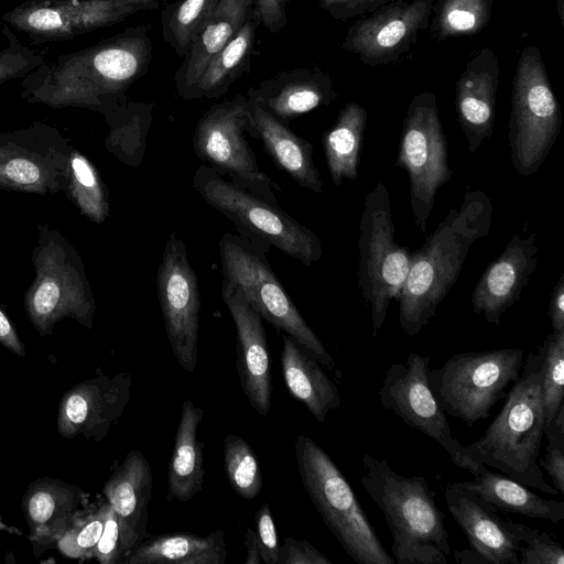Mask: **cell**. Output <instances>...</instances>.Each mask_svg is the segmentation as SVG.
<instances>
[{
	"label": "cell",
	"instance_id": "5",
	"mask_svg": "<svg viewBox=\"0 0 564 564\" xmlns=\"http://www.w3.org/2000/svg\"><path fill=\"white\" fill-rule=\"evenodd\" d=\"M31 262L34 279L24 292L23 306L37 333L51 335L64 318L91 329L97 304L75 246L57 229L40 224Z\"/></svg>",
	"mask_w": 564,
	"mask_h": 564
},
{
	"label": "cell",
	"instance_id": "25",
	"mask_svg": "<svg viewBox=\"0 0 564 564\" xmlns=\"http://www.w3.org/2000/svg\"><path fill=\"white\" fill-rule=\"evenodd\" d=\"M500 64L496 53L478 51L456 82L455 108L467 148L474 153L494 134Z\"/></svg>",
	"mask_w": 564,
	"mask_h": 564
},
{
	"label": "cell",
	"instance_id": "43",
	"mask_svg": "<svg viewBox=\"0 0 564 564\" xmlns=\"http://www.w3.org/2000/svg\"><path fill=\"white\" fill-rule=\"evenodd\" d=\"M139 543L138 536L108 503L104 531L93 557L101 564H117Z\"/></svg>",
	"mask_w": 564,
	"mask_h": 564
},
{
	"label": "cell",
	"instance_id": "9",
	"mask_svg": "<svg viewBox=\"0 0 564 564\" xmlns=\"http://www.w3.org/2000/svg\"><path fill=\"white\" fill-rule=\"evenodd\" d=\"M523 364L519 348L460 352L430 369L429 380L445 413L473 426L507 397Z\"/></svg>",
	"mask_w": 564,
	"mask_h": 564
},
{
	"label": "cell",
	"instance_id": "22",
	"mask_svg": "<svg viewBox=\"0 0 564 564\" xmlns=\"http://www.w3.org/2000/svg\"><path fill=\"white\" fill-rule=\"evenodd\" d=\"M538 251L535 234L525 238L514 235L478 280L471 295L474 313L482 314L487 323L498 326L535 271Z\"/></svg>",
	"mask_w": 564,
	"mask_h": 564
},
{
	"label": "cell",
	"instance_id": "8",
	"mask_svg": "<svg viewBox=\"0 0 564 564\" xmlns=\"http://www.w3.org/2000/svg\"><path fill=\"white\" fill-rule=\"evenodd\" d=\"M193 187L205 203L231 220L245 238L267 249L273 246L306 267L321 260L319 238L278 203L252 195L203 163L195 171Z\"/></svg>",
	"mask_w": 564,
	"mask_h": 564
},
{
	"label": "cell",
	"instance_id": "29",
	"mask_svg": "<svg viewBox=\"0 0 564 564\" xmlns=\"http://www.w3.org/2000/svg\"><path fill=\"white\" fill-rule=\"evenodd\" d=\"M281 365L291 395L302 402L313 416L324 423L329 411L339 408L340 395L319 362L291 336H282Z\"/></svg>",
	"mask_w": 564,
	"mask_h": 564
},
{
	"label": "cell",
	"instance_id": "38",
	"mask_svg": "<svg viewBox=\"0 0 564 564\" xmlns=\"http://www.w3.org/2000/svg\"><path fill=\"white\" fill-rule=\"evenodd\" d=\"M221 0H177L161 13L162 36L178 56H184L191 42Z\"/></svg>",
	"mask_w": 564,
	"mask_h": 564
},
{
	"label": "cell",
	"instance_id": "47",
	"mask_svg": "<svg viewBox=\"0 0 564 564\" xmlns=\"http://www.w3.org/2000/svg\"><path fill=\"white\" fill-rule=\"evenodd\" d=\"M546 453L538 460L552 479L553 487L564 492V434L554 435L547 438Z\"/></svg>",
	"mask_w": 564,
	"mask_h": 564
},
{
	"label": "cell",
	"instance_id": "28",
	"mask_svg": "<svg viewBox=\"0 0 564 564\" xmlns=\"http://www.w3.org/2000/svg\"><path fill=\"white\" fill-rule=\"evenodd\" d=\"M152 488L151 466L137 449L126 455L102 488L106 501L133 531L140 543L148 534V506Z\"/></svg>",
	"mask_w": 564,
	"mask_h": 564
},
{
	"label": "cell",
	"instance_id": "12",
	"mask_svg": "<svg viewBox=\"0 0 564 564\" xmlns=\"http://www.w3.org/2000/svg\"><path fill=\"white\" fill-rule=\"evenodd\" d=\"M252 117L246 95L213 105L198 119L193 147L196 156L230 182L263 199L278 203L272 180L260 170L245 132H250Z\"/></svg>",
	"mask_w": 564,
	"mask_h": 564
},
{
	"label": "cell",
	"instance_id": "11",
	"mask_svg": "<svg viewBox=\"0 0 564 564\" xmlns=\"http://www.w3.org/2000/svg\"><path fill=\"white\" fill-rule=\"evenodd\" d=\"M389 191L378 182L367 194L359 224L358 286L370 308L371 333L377 337L392 300H399L412 252L398 245Z\"/></svg>",
	"mask_w": 564,
	"mask_h": 564
},
{
	"label": "cell",
	"instance_id": "30",
	"mask_svg": "<svg viewBox=\"0 0 564 564\" xmlns=\"http://www.w3.org/2000/svg\"><path fill=\"white\" fill-rule=\"evenodd\" d=\"M203 417L202 408L191 400L184 401L169 465V501H189L203 488V444L198 440V427Z\"/></svg>",
	"mask_w": 564,
	"mask_h": 564
},
{
	"label": "cell",
	"instance_id": "20",
	"mask_svg": "<svg viewBox=\"0 0 564 564\" xmlns=\"http://www.w3.org/2000/svg\"><path fill=\"white\" fill-rule=\"evenodd\" d=\"M221 295L236 327L237 369L241 389L251 408L267 415L272 399V375L262 317L239 289L221 284Z\"/></svg>",
	"mask_w": 564,
	"mask_h": 564
},
{
	"label": "cell",
	"instance_id": "46",
	"mask_svg": "<svg viewBox=\"0 0 564 564\" xmlns=\"http://www.w3.org/2000/svg\"><path fill=\"white\" fill-rule=\"evenodd\" d=\"M250 11L271 33H279L288 23V0H249Z\"/></svg>",
	"mask_w": 564,
	"mask_h": 564
},
{
	"label": "cell",
	"instance_id": "53",
	"mask_svg": "<svg viewBox=\"0 0 564 564\" xmlns=\"http://www.w3.org/2000/svg\"><path fill=\"white\" fill-rule=\"evenodd\" d=\"M128 3H133L142 7L144 10L158 7V0H119Z\"/></svg>",
	"mask_w": 564,
	"mask_h": 564
},
{
	"label": "cell",
	"instance_id": "42",
	"mask_svg": "<svg viewBox=\"0 0 564 564\" xmlns=\"http://www.w3.org/2000/svg\"><path fill=\"white\" fill-rule=\"evenodd\" d=\"M507 529L521 542L520 564H564V550L550 534L523 523L505 520Z\"/></svg>",
	"mask_w": 564,
	"mask_h": 564
},
{
	"label": "cell",
	"instance_id": "52",
	"mask_svg": "<svg viewBox=\"0 0 564 564\" xmlns=\"http://www.w3.org/2000/svg\"><path fill=\"white\" fill-rule=\"evenodd\" d=\"M246 549H247V557L245 560L246 564H260L262 563L260 557L259 544L257 541L256 533L252 529H247L246 531Z\"/></svg>",
	"mask_w": 564,
	"mask_h": 564
},
{
	"label": "cell",
	"instance_id": "35",
	"mask_svg": "<svg viewBox=\"0 0 564 564\" xmlns=\"http://www.w3.org/2000/svg\"><path fill=\"white\" fill-rule=\"evenodd\" d=\"M153 104L127 98L104 115L109 127L106 149L121 163L132 167L141 164L153 120Z\"/></svg>",
	"mask_w": 564,
	"mask_h": 564
},
{
	"label": "cell",
	"instance_id": "31",
	"mask_svg": "<svg viewBox=\"0 0 564 564\" xmlns=\"http://www.w3.org/2000/svg\"><path fill=\"white\" fill-rule=\"evenodd\" d=\"M227 544L223 530L206 536L192 533L161 534L142 541L126 556V564H224Z\"/></svg>",
	"mask_w": 564,
	"mask_h": 564
},
{
	"label": "cell",
	"instance_id": "44",
	"mask_svg": "<svg viewBox=\"0 0 564 564\" xmlns=\"http://www.w3.org/2000/svg\"><path fill=\"white\" fill-rule=\"evenodd\" d=\"M2 33L8 40V46L0 50V85L25 77L45 62L43 52L22 44L11 28L4 25Z\"/></svg>",
	"mask_w": 564,
	"mask_h": 564
},
{
	"label": "cell",
	"instance_id": "3",
	"mask_svg": "<svg viewBox=\"0 0 564 564\" xmlns=\"http://www.w3.org/2000/svg\"><path fill=\"white\" fill-rule=\"evenodd\" d=\"M360 478L391 530L397 564H447L451 553L445 513L423 476L395 473L386 459L365 454Z\"/></svg>",
	"mask_w": 564,
	"mask_h": 564
},
{
	"label": "cell",
	"instance_id": "50",
	"mask_svg": "<svg viewBox=\"0 0 564 564\" xmlns=\"http://www.w3.org/2000/svg\"><path fill=\"white\" fill-rule=\"evenodd\" d=\"M0 345L11 352L25 357V348L8 315L0 307Z\"/></svg>",
	"mask_w": 564,
	"mask_h": 564
},
{
	"label": "cell",
	"instance_id": "13",
	"mask_svg": "<svg viewBox=\"0 0 564 564\" xmlns=\"http://www.w3.org/2000/svg\"><path fill=\"white\" fill-rule=\"evenodd\" d=\"M395 165L409 174L412 214L425 234L435 195L452 178L447 141L433 93H421L409 104Z\"/></svg>",
	"mask_w": 564,
	"mask_h": 564
},
{
	"label": "cell",
	"instance_id": "19",
	"mask_svg": "<svg viewBox=\"0 0 564 564\" xmlns=\"http://www.w3.org/2000/svg\"><path fill=\"white\" fill-rule=\"evenodd\" d=\"M132 378L129 372L113 377L99 373L86 379L61 398L57 412V432L65 438L83 435L101 442L127 408Z\"/></svg>",
	"mask_w": 564,
	"mask_h": 564
},
{
	"label": "cell",
	"instance_id": "1",
	"mask_svg": "<svg viewBox=\"0 0 564 564\" xmlns=\"http://www.w3.org/2000/svg\"><path fill=\"white\" fill-rule=\"evenodd\" d=\"M152 59L145 26H134L80 51L44 62L23 77L21 98L50 108H84L107 113L128 97Z\"/></svg>",
	"mask_w": 564,
	"mask_h": 564
},
{
	"label": "cell",
	"instance_id": "34",
	"mask_svg": "<svg viewBox=\"0 0 564 564\" xmlns=\"http://www.w3.org/2000/svg\"><path fill=\"white\" fill-rule=\"evenodd\" d=\"M367 116L364 106L348 102L339 111L334 126L323 134L324 154L334 185L358 177Z\"/></svg>",
	"mask_w": 564,
	"mask_h": 564
},
{
	"label": "cell",
	"instance_id": "21",
	"mask_svg": "<svg viewBox=\"0 0 564 564\" xmlns=\"http://www.w3.org/2000/svg\"><path fill=\"white\" fill-rule=\"evenodd\" d=\"M444 496L479 563L520 564L522 543L507 529L492 503L458 482L447 485Z\"/></svg>",
	"mask_w": 564,
	"mask_h": 564
},
{
	"label": "cell",
	"instance_id": "7",
	"mask_svg": "<svg viewBox=\"0 0 564 564\" xmlns=\"http://www.w3.org/2000/svg\"><path fill=\"white\" fill-rule=\"evenodd\" d=\"M218 246L221 284L239 289L262 319L291 336L319 365L339 378L334 359L272 270L265 256L268 249L230 232L223 235Z\"/></svg>",
	"mask_w": 564,
	"mask_h": 564
},
{
	"label": "cell",
	"instance_id": "45",
	"mask_svg": "<svg viewBox=\"0 0 564 564\" xmlns=\"http://www.w3.org/2000/svg\"><path fill=\"white\" fill-rule=\"evenodd\" d=\"M256 529L262 563L282 564V547L268 503H263L256 513Z\"/></svg>",
	"mask_w": 564,
	"mask_h": 564
},
{
	"label": "cell",
	"instance_id": "49",
	"mask_svg": "<svg viewBox=\"0 0 564 564\" xmlns=\"http://www.w3.org/2000/svg\"><path fill=\"white\" fill-rule=\"evenodd\" d=\"M281 547L282 564H332L330 560L305 540L286 538Z\"/></svg>",
	"mask_w": 564,
	"mask_h": 564
},
{
	"label": "cell",
	"instance_id": "6",
	"mask_svg": "<svg viewBox=\"0 0 564 564\" xmlns=\"http://www.w3.org/2000/svg\"><path fill=\"white\" fill-rule=\"evenodd\" d=\"M302 484L324 523L357 564H395L344 474L311 437L294 444Z\"/></svg>",
	"mask_w": 564,
	"mask_h": 564
},
{
	"label": "cell",
	"instance_id": "23",
	"mask_svg": "<svg viewBox=\"0 0 564 564\" xmlns=\"http://www.w3.org/2000/svg\"><path fill=\"white\" fill-rule=\"evenodd\" d=\"M22 511L34 550H46L89 509V494L61 479L41 477L22 497Z\"/></svg>",
	"mask_w": 564,
	"mask_h": 564
},
{
	"label": "cell",
	"instance_id": "41",
	"mask_svg": "<svg viewBox=\"0 0 564 564\" xmlns=\"http://www.w3.org/2000/svg\"><path fill=\"white\" fill-rule=\"evenodd\" d=\"M107 508L106 499L99 498L57 541L58 550L70 558L93 557L104 531Z\"/></svg>",
	"mask_w": 564,
	"mask_h": 564
},
{
	"label": "cell",
	"instance_id": "51",
	"mask_svg": "<svg viewBox=\"0 0 564 564\" xmlns=\"http://www.w3.org/2000/svg\"><path fill=\"white\" fill-rule=\"evenodd\" d=\"M547 314L553 332L564 329V274L560 276L553 289Z\"/></svg>",
	"mask_w": 564,
	"mask_h": 564
},
{
	"label": "cell",
	"instance_id": "4",
	"mask_svg": "<svg viewBox=\"0 0 564 564\" xmlns=\"http://www.w3.org/2000/svg\"><path fill=\"white\" fill-rule=\"evenodd\" d=\"M506 402L485 434L466 449L474 462L494 467L511 479L558 496L539 466L544 435L542 356L529 354L520 377L510 387Z\"/></svg>",
	"mask_w": 564,
	"mask_h": 564
},
{
	"label": "cell",
	"instance_id": "24",
	"mask_svg": "<svg viewBox=\"0 0 564 564\" xmlns=\"http://www.w3.org/2000/svg\"><path fill=\"white\" fill-rule=\"evenodd\" d=\"M248 100L284 124L337 98L332 77L319 68L284 69L250 87Z\"/></svg>",
	"mask_w": 564,
	"mask_h": 564
},
{
	"label": "cell",
	"instance_id": "40",
	"mask_svg": "<svg viewBox=\"0 0 564 564\" xmlns=\"http://www.w3.org/2000/svg\"><path fill=\"white\" fill-rule=\"evenodd\" d=\"M224 468L234 490L245 499L256 498L262 490L263 478L253 449L234 434L224 442Z\"/></svg>",
	"mask_w": 564,
	"mask_h": 564
},
{
	"label": "cell",
	"instance_id": "33",
	"mask_svg": "<svg viewBox=\"0 0 564 564\" xmlns=\"http://www.w3.org/2000/svg\"><path fill=\"white\" fill-rule=\"evenodd\" d=\"M258 25V20L250 11L235 35L212 58L186 100L215 99L227 93L230 86L250 67Z\"/></svg>",
	"mask_w": 564,
	"mask_h": 564
},
{
	"label": "cell",
	"instance_id": "14",
	"mask_svg": "<svg viewBox=\"0 0 564 564\" xmlns=\"http://www.w3.org/2000/svg\"><path fill=\"white\" fill-rule=\"evenodd\" d=\"M431 357L410 352L404 362L390 366L379 389V401L408 426L435 441L459 468L475 475L480 465L452 434L445 411L429 380Z\"/></svg>",
	"mask_w": 564,
	"mask_h": 564
},
{
	"label": "cell",
	"instance_id": "18",
	"mask_svg": "<svg viewBox=\"0 0 564 564\" xmlns=\"http://www.w3.org/2000/svg\"><path fill=\"white\" fill-rule=\"evenodd\" d=\"M434 0H393L360 15L348 29L340 48L358 56L365 65L398 62L429 26Z\"/></svg>",
	"mask_w": 564,
	"mask_h": 564
},
{
	"label": "cell",
	"instance_id": "15",
	"mask_svg": "<svg viewBox=\"0 0 564 564\" xmlns=\"http://www.w3.org/2000/svg\"><path fill=\"white\" fill-rule=\"evenodd\" d=\"M72 148L43 122L0 132V189L42 196L63 192Z\"/></svg>",
	"mask_w": 564,
	"mask_h": 564
},
{
	"label": "cell",
	"instance_id": "48",
	"mask_svg": "<svg viewBox=\"0 0 564 564\" xmlns=\"http://www.w3.org/2000/svg\"><path fill=\"white\" fill-rule=\"evenodd\" d=\"M319 6L337 20H348L372 12L393 0H318Z\"/></svg>",
	"mask_w": 564,
	"mask_h": 564
},
{
	"label": "cell",
	"instance_id": "37",
	"mask_svg": "<svg viewBox=\"0 0 564 564\" xmlns=\"http://www.w3.org/2000/svg\"><path fill=\"white\" fill-rule=\"evenodd\" d=\"M495 0H437L433 3L432 35L436 41L473 35L489 22Z\"/></svg>",
	"mask_w": 564,
	"mask_h": 564
},
{
	"label": "cell",
	"instance_id": "36",
	"mask_svg": "<svg viewBox=\"0 0 564 564\" xmlns=\"http://www.w3.org/2000/svg\"><path fill=\"white\" fill-rule=\"evenodd\" d=\"M63 192L88 220L102 224L109 217L108 187L97 166L74 147L68 156L67 178Z\"/></svg>",
	"mask_w": 564,
	"mask_h": 564
},
{
	"label": "cell",
	"instance_id": "32",
	"mask_svg": "<svg viewBox=\"0 0 564 564\" xmlns=\"http://www.w3.org/2000/svg\"><path fill=\"white\" fill-rule=\"evenodd\" d=\"M473 476L471 480L458 484L475 491L497 509L556 524L564 520L563 501L544 499L529 490L525 485L505 474L492 473L485 465H480Z\"/></svg>",
	"mask_w": 564,
	"mask_h": 564
},
{
	"label": "cell",
	"instance_id": "17",
	"mask_svg": "<svg viewBox=\"0 0 564 564\" xmlns=\"http://www.w3.org/2000/svg\"><path fill=\"white\" fill-rule=\"evenodd\" d=\"M142 10L119 0H25L4 13L2 22L42 44L113 25Z\"/></svg>",
	"mask_w": 564,
	"mask_h": 564
},
{
	"label": "cell",
	"instance_id": "39",
	"mask_svg": "<svg viewBox=\"0 0 564 564\" xmlns=\"http://www.w3.org/2000/svg\"><path fill=\"white\" fill-rule=\"evenodd\" d=\"M542 356V404L544 434L564 410V329L553 332L538 349Z\"/></svg>",
	"mask_w": 564,
	"mask_h": 564
},
{
	"label": "cell",
	"instance_id": "16",
	"mask_svg": "<svg viewBox=\"0 0 564 564\" xmlns=\"http://www.w3.org/2000/svg\"><path fill=\"white\" fill-rule=\"evenodd\" d=\"M156 291L172 352L185 371L193 372L198 362L200 293L185 243L175 232L165 242Z\"/></svg>",
	"mask_w": 564,
	"mask_h": 564
},
{
	"label": "cell",
	"instance_id": "27",
	"mask_svg": "<svg viewBox=\"0 0 564 564\" xmlns=\"http://www.w3.org/2000/svg\"><path fill=\"white\" fill-rule=\"evenodd\" d=\"M250 13L249 0H221L191 42L174 83L181 98H187L212 58L228 43Z\"/></svg>",
	"mask_w": 564,
	"mask_h": 564
},
{
	"label": "cell",
	"instance_id": "2",
	"mask_svg": "<svg viewBox=\"0 0 564 564\" xmlns=\"http://www.w3.org/2000/svg\"><path fill=\"white\" fill-rule=\"evenodd\" d=\"M494 206L480 189L466 187L463 202L452 208L425 243L411 254L399 297V322L409 336L419 334L458 280L474 242L486 237Z\"/></svg>",
	"mask_w": 564,
	"mask_h": 564
},
{
	"label": "cell",
	"instance_id": "26",
	"mask_svg": "<svg viewBox=\"0 0 564 564\" xmlns=\"http://www.w3.org/2000/svg\"><path fill=\"white\" fill-rule=\"evenodd\" d=\"M250 110L252 126L249 134L261 141L274 164L295 183L321 194L323 182L314 162L312 143L251 102Z\"/></svg>",
	"mask_w": 564,
	"mask_h": 564
},
{
	"label": "cell",
	"instance_id": "10",
	"mask_svg": "<svg viewBox=\"0 0 564 564\" xmlns=\"http://www.w3.org/2000/svg\"><path fill=\"white\" fill-rule=\"evenodd\" d=\"M561 107L540 50L525 46L512 82L508 141L511 162L520 175L538 172L561 131Z\"/></svg>",
	"mask_w": 564,
	"mask_h": 564
}]
</instances>
